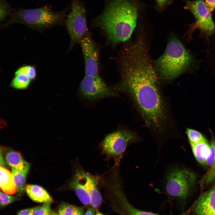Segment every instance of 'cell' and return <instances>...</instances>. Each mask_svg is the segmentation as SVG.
I'll return each instance as SVG.
<instances>
[{
  "instance_id": "obj_1",
  "label": "cell",
  "mask_w": 215,
  "mask_h": 215,
  "mask_svg": "<svg viewBox=\"0 0 215 215\" xmlns=\"http://www.w3.org/2000/svg\"><path fill=\"white\" fill-rule=\"evenodd\" d=\"M119 67L122 81L116 89L129 95L157 145H164L170 139V114L146 47L126 50L121 55Z\"/></svg>"
},
{
  "instance_id": "obj_2",
  "label": "cell",
  "mask_w": 215,
  "mask_h": 215,
  "mask_svg": "<svg viewBox=\"0 0 215 215\" xmlns=\"http://www.w3.org/2000/svg\"><path fill=\"white\" fill-rule=\"evenodd\" d=\"M140 7L136 0H110L96 24L113 44L127 41L136 26Z\"/></svg>"
},
{
  "instance_id": "obj_3",
  "label": "cell",
  "mask_w": 215,
  "mask_h": 215,
  "mask_svg": "<svg viewBox=\"0 0 215 215\" xmlns=\"http://www.w3.org/2000/svg\"><path fill=\"white\" fill-rule=\"evenodd\" d=\"M192 61L191 54L178 39L168 41L164 53L156 60L155 67L158 75L166 80H172L184 72Z\"/></svg>"
},
{
  "instance_id": "obj_4",
  "label": "cell",
  "mask_w": 215,
  "mask_h": 215,
  "mask_svg": "<svg viewBox=\"0 0 215 215\" xmlns=\"http://www.w3.org/2000/svg\"><path fill=\"white\" fill-rule=\"evenodd\" d=\"M196 178V174L191 171L169 166L165 170L162 181L164 191L170 198L184 200L189 196Z\"/></svg>"
},
{
  "instance_id": "obj_5",
  "label": "cell",
  "mask_w": 215,
  "mask_h": 215,
  "mask_svg": "<svg viewBox=\"0 0 215 215\" xmlns=\"http://www.w3.org/2000/svg\"><path fill=\"white\" fill-rule=\"evenodd\" d=\"M64 16L62 12H54L45 7L19 9L12 11L5 25L19 23L42 29L60 23Z\"/></svg>"
},
{
  "instance_id": "obj_6",
  "label": "cell",
  "mask_w": 215,
  "mask_h": 215,
  "mask_svg": "<svg viewBox=\"0 0 215 215\" xmlns=\"http://www.w3.org/2000/svg\"><path fill=\"white\" fill-rule=\"evenodd\" d=\"M141 140L133 131L127 129H119L105 136L100 146L101 153L108 158H113L115 165H119L127 147Z\"/></svg>"
},
{
  "instance_id": "obj_7",
  "label": "cell",
  "mask_w": 215,
  "mask_h": 215,
  "mask_svg": "<svg viewBox=\"0 0 215 215\" xmlns=\"http://www.w3.org/2000/svg\"><path fill=\"white\" fill-rule=\"evenodd\" d=\"M85 12L79 0H72L71 11L65 21L70 38V48L79 43L87 33Z\"/></svg>"
},
{
  "instance_id": "obj_8",
  "label": "cell",
  "mask_w": 215,
  "mask_h": 215,
  "mask_svg": "<svg viewBox=\"0 0 215 215\" xmlns=\"http://www.w3.org/2000/svg\"><path fill=\"white\" fill-rule=\"evenodd\" d=\"M184 8L190 11L194 17L196 21L194 28H198L207 37L215 34V24L205 1L188 0Z\"/></svg>"
},
{
  "instance_id": "obj_9",
  "label": "cell",
  "mask_w": 215,
  "mask_h": 215,
  "mask_svg": "<svg viewBox=\"0 0 215 215\" xmlns=\"http://www.w3.org/2000/svg\"><path fill=\"white\" fill-rule=\"evenodd\" d=\"M79 92L82 97L89 100L117 96L113 90L106 85L99 75H85L80 83Z\"/></svg>"
},
{
  "instance_id": "obj_10",
  "label": "cell",
  "mask_w": 215,
  "mask_h": 215,
  "mask_svg": "<svg viewBox=\"0 0 215 215\" xmlns=\"http://www.w3.org/2000/svg\"><path fill=\"white\" fill-rule=\"evenodd\" d=\"M85 60V75H98L99 52L97 47L87 32L80 43Z\"/></svg>"
},
{
  "instance_id": "obj_11",
  "label": "cell",
  "mask_w": 215,
  "mask_h": 215,
  "mask_svg": "<svg viewBox=\"0 0 215 215\" xmlns=\"http://www.w3.org/2000/svg\"><path fill=\"white\" fill-rule=\"evenodd\" d=\"M86 172L79 163L76 162L72 177L67 183L69 189L74 191L84 205L90 204V200L86 188Z\"/></svg>"
},
{
  "instance_id": "obj_12",
  "label": "cell",
  "mask_w": 215,
  "mask_h": 215,
  "mask_svg": "<svg viewBox=\"0 0 215 215\" xmlns=\"http://www.w3.org/2000/svg\"><path fill=\"white\" fill-rule=\"evenodd\" d=\"M110 193L116 203V210L121 215H159L141 210L133 206L127 199L122 185H114L111 189Z\"/></svg>"
},
{
  "instance_id": "obj_13",
  "label": "cell",
  "mask_w": 215,
  "mask_h": 215,
  "mask_svg": "<svg viewBox=\"0 0 215 215\" xmlns=\"http://www.w3.org/2000/svg\"><path fill=\"white\" fill-rule=\"evenodd\" d=\"M193 210L195 215H215V183L199 196Z\"/></svg>"
},
{
  "instance_id": "obj_14",
  "label": "cell",
  "mask_w": 215,
  "mask_h": 215,
  "mask_svg": "<svg viewBox=\"0 0 215 215\" xmlns=\"http://www.w3.org/2000/svg\"><path fill=\"white\" fill-rule=\"evenodd\" d=\"M100 179V176L87 173L86 188L90 197V204L93 208L98 207L102 203V196L98 188Z\"/></svg>"
},
{
  "instance_id": "obj_15",
  "label": "cell",
  "mask_w": 215,
  "mask_h": 215,
  "mask_svg": "<svg viewBox=\"0 0 215 215\" xmlns=\"http://www.w3.org/2000/svg\"><path fill=\"white\" fill-rule=\"evenodd\" d=\"M25 191L29 197L36 202L51 203L53 202L47 191L39 185L27 184L25 186Z\"/></svg>"
},
{
  "instance_id": "obj_16",
  "label": "cell",
  "mask_w": 215,
  "mask_h": 215,
  "mask_svg": "<svg viewBox=\"0 0 215 215\" xmlns=\"http://www.w3.org/2000/svg\"><path fill=\"white\" fill-rule=\"evenodd\" d=\"M211 140L210 152L206 164L208 170L202 180L206 184L211 183L215 179V136L211 131Z\"/></svg>"
},
{
  "instance_id": "obj_17",
  "label": "cell",
  "mask_w": 215,
  "mask_h": 215,
  "mask_svg": "<svg viewBox=\"0 0 215 215\" xmlns=\"http://www.w3.org/2000/svg\"><path fill=\"white\" fill-rule=\"evenodd\" d=\"M0 187L2 191L7 194H13L16 191L12 172L1 166L0 168Z\"/></svg>"
},
{
  "instance_id": "obj_18",
  "label": "cell",
  "mask_w": 215,
  "mask_h": 215,
  "mask_svg": "<svg viewBox=\"0 0 215 215\" xmlns=\"http://www.w3.org/2000/svg\"><path fill=\"white\" fill-rule=\"evenodd\" d=\"M5 159L8 165L11 169H23L28 164L18 152L11 149L6 150Z\"/></svg>"
},
{
  "instance_id": "obj_19",
  "label": "cell",
  "mask_w": 215,
  "mask_h": 215,
  "mask_svg": "<svg viewBox=\"0 0 215 215\" xmlns=\"http://www.w3.org/2000/svg\"><path fill=\"white\" fill-rule=\"evenodd\" d=\"M191 146L194 155L197 161L201 165H206L210 147V144L206 139Z\"/></svg>"
},
{
  "instance_id": "obj_20",
  "label": "cell",
  "mask_w": 215,
  "mask_h": 215,
  "mask_svg": "<svg viewBox=\"0 0 215 215\" xmlns=\"http://www.w3.org/2000/svg\"><path fill=\"white\" fill-rule=\"evenodd\" d=\"M30 165L28 163L23 169H12V173L16 188V191L22 193L25 190L24 184L26 176L28 172Z\"/></svg>"
},
{
  "instance_id": "obj_21",
  "label": "cell",
  "mask_w": 215,
  "mask_h": 215,
  "mask_svg": "<svg viewBox=\"0 0 215 215\" xmlns=\"http://www.w3.org/2000/svg\"><path fill=\"white\" fill-rule=\"evenodd\" d=\"M30 79L27 76L23 74L15 75L13 79L11 86L13 87L19 89L26 88L29 85Z\"/></svg>"
},
{
  "instance_id": "obj_22",
  "label": "cell",
  "mask_w": 215,
  "mask_h": 215,
  "mask_svg": "<svg viewBox=\"0 0 215 215\" xmlns=\"http://www.w3.org/2000/svg\"><path fill=\"white\" fill-rule=\"evenodd\" d=\"M186 132L191 146L195 145L206 139L200 132L192 129L187 128Z\"/></svg>"
},
{
  "instance_id": "obj_23",
  "label": "cell",
  "mask_w": 215,
  "mask_h": 215,
  "mask_svg": "<svg viewBox=\"0 0 215 215\" xmlns=\"http://www.w3.org/2000/svg\"><path fill=\"white\" fill-rule=\"evenodd\" d=\"M19 74L25 75L30 80L35 79L36 75L35 67L31 65H26L19 68L16 71L15 75Z\"/></svg>"
},
{
  "instance_id": "obj_24",
  "label": "cell",
  "mask_w": 215,
  "mask_h": 215,
  "mask_svg": "<svg viewBox=\"0 0 215 215\" xmlns=\"http://www.w3.org/2000/svg\"><path fill=\"white\" fill-rule=\"evenodd\" d=\"M50 203H44L41 206L34 207L32 215H49L51 211Z\"/></svg>"
},
{
  "instance_id": "obj_25",
  "label": "cell",
  "mask_w": 215,
  "mask_h": 215,
  "mask_svg": "<svg viewBox=\"0 0 215 215\" xmlns=\"http://www.w3.org/2000/svg\"><path fill=\"white\" fill-rule=\"evenodd\" d=\"M12 11L9 5L5 0H0V19L3 21L6 17L10 15Z\"/></svg>"
},
{
  "instance_id": "obj_26",
  "label": "cell",
  "mask_w": 215,
  "mask_h": 215,
  "mask_svg": "<svg viewBox=\"0 0 215 215\" xmlns=\"http://www.w3.org/2000/svg\"><path fill=\"white\" fill-rule=\"evenodd\" d=\"M7 194L3 191L0 193V204L1 207H5L15 201L17 197Z\"/></svg>"
},
{
  "instance_id": "obj_27",
  "label": "cell",
  "mask_w": 215,
  "mask_h": 215,
  "mask_svg": "<svg viewBox=\"0 0 215 215\" xmlns=\"http://www.w3.org/2000/svg\"><path fill=\"white\" fill-rule=\"evenodd\" d=\"M74 206L64 203L61 205L58 210L60 215H73Z\"/></svg>"
},
{
  "instance_id": "obj_28",
  "label": "cell",
  "mask_w": 215,
  "mask_h": 215,
  "mask_svg": "<svg viewBox=\"0 0 215 215\" xmlns=\"http://www.w3.org/2000/svg\"><path fill=\"white\" fill-rule=\"evenodd\" d=\"M172 2V0H155V7L159 12H162Z\"/></svg>"
},
{
  "instance_id": "obj_29",
  "label": "cell",
  "mask_w": 215,
  "mask_h": 215,
  "mask_svg": "<svg viewBox=\"0 0 215 215\" xmlns=\"http://www.w3.org/2000/svg\"><path fill=\"white\" fill-rule=\"evenodd\" d=\"M34 208H28L21 210L18 212L17 215H32Z\"/></svg>"
},
{
  "instance_id": "obj_30",
  "label": "cell",
  "mask_w": 215,
  "mask_h": 215,
  "mask_svg": "<svg viewBox=\"0 0 215 215\" xmlns=\"http://www.w3.org/2000/svg\"><path fill=\"white\" fill-rule=\"evenodd\" d=\"M207 6L211 12L215 9V0H205Z\"/></svg>"
},
{
  "instance_id": "obj_31",
  "label": "cell",
  "mask_w": 215,
  "mask_h": 215,
  "mask_svg": "<svg viewBox=\"0 0 215 215\" xmlns=\"http://www.w3.org/2000/svg\"><path fill=\"white\" fill-rule=\"evenodd\" d=\"M73 215H84V209L82 207L74 206Z\"/></svg>"
},
{
  "instance_id": "obj_32",
  "label": "cell",
  "mask_w": 215,
  "mask_h": 215,
  "mask_svg": "<svg viewBox=\"0 0 215 215\" xmlns=\"http://www.w3.org/2000/svg\"><path fill=\"white\" fill-rule=\"evenodd\" d=\"M95 211L93 208H89L86 211L84 215H94Z\"/></svg>"
},
{
  "instance_id": "obj_33",
  "label": "cell",
  "mask_w": 215,
  "mask_h": 215,
  "mask_svg": "<svg viewBox=\"0 0 215 215\" xmlns=\"http://www.w3.org/2000/svg\"><path fill=\"white\" fill-rule=\"evenodd\" d=\"M49 215H60L59 213H57L55 211H51Z\"/></svg>"
},
{
  "instance_id": "obj_34",
  "label": "cell",
  "mask_w": 215,
  "mask_h": 215,
  "mask_svg": "<svg viewBox=\"0 0 215 215\" xmlns=\"http://www.w3.org/2000/svg\"><path fill=\"white\" fill-rule=\"evenodd\" d=\"M95 215H104L103 214H102V213L98 212H97Z\"/></svg>"
}]
</instances>
